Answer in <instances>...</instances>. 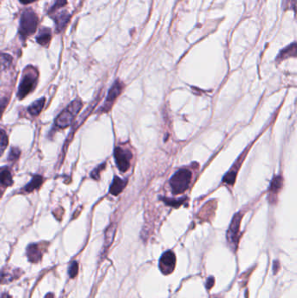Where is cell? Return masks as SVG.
Returning a JSON list of instances; mask_svg holds the SVG:
<instances>
[{"mask_svg":"<svg viewBox=\"0 0 297 298\" xmlns=\"http://www.w3.org/2000/svg\"><path fill=\"white\" fill-rule=\"evenodd\" d=\"M38 23L39 18L32 9L24 11L23 14H21L20 17L19 27V33L21 39L25 40L27 37L34 34L38 27Z\"/></svg>","mask_w":297,"mask_h":298,"instance_id":"obj_1","label":"cell"},{"mask_svg":"<svg viewBox=\"0 0 297 298\" xmlns=\"http://www.w3.org/2000/svg\"><path fill=\"white\" fill-rule=\"evenodd\" d=\"M38 81V72L36 69L29 66L25 70L24 75L20 82V87L18 91V98L20 100L26 98L27 95L33 92L35 89Z\"/></svg>","mask_w":297,"mask_h":298,"instance_id":"obj_2","label":"cell"},{"mask_svg":"<svg viewBox=\"0 0 297 298\" xmlns=\"http://www.w3.org/2000/svg\"><path fill=\"white\" fill-rule=\"evenodd\" d=\"M192 172L187 169H180L170 179V186L173 194H180L188 189L192 181Z\"/></svg>","mask_w":297,"mask_h":298,"instance_id":"obj_3","label":"cell"},{"mask_svg":"<svg viewBox=\"0 0 297 298\" xmlns=\"http://www.w3.org/2000/svg\"><path fill=\"white\" fill-rule=\"evenodd\" d=\"M83 107L81 100L76 98L70 105L61 112V114L56 119L55 124L58 128H65L71 126L73 119L75 118L76 115H78L79 111L81 110Z\"/></svg>","mask_w":297,"mask_h":298,"instance_id":"obj_4","label":"cell"},{"mask_svg":"<svg viewBox=\"0 0 297 298\" xmlns=\"http://www.w3.org/2000/svg\"><path fill=\"white\" fill-rule=\"evenodd\" d=\"M115 159L117 167L121 172H127L130 167V162L133 154L129 149L117 147L115 149Z\"/></svg>","mask_w":297,"mask_h":298,"instance_id":"obj_5","label":"cell"},{"mask_svg":"<svg viewBox=\"0 0 297 298\" xmlns=\"http://www.w3.org/2000/svg\"><path fill=\"white\" fill-rule=\"evenodd\" d=\"M242 215L241 212L235 214L233 217L232 222L230 223L229 230L227 232V239L230 245L236 248L239 240V232H240V225L242 222Z\"/></svg>","mask_w":297,"mask_h":298,"instance_id":"obj_6","label":"cell"},{"mask_svg":"<svg viewBox=\"0 0 297 298\" xmlns=\"http://www.w3.org/2000/svg\"><path fill=\"white\" fill-rule=\"evenodd\" d=\"M123 88H124V85L121 81L117 80L115 82V84L112 85L111 88L108 92V97L106 98L104 105L102 106L101 109V112H108L110 110L114 102L120 96Z\"/></svg>","mask_w":297,"mask_h":298,"instance_id":"obj_7","label":"cell"},{"mask_svg":"<svg viewBox=\"0 0 297 298\" xmlns=\"http://www.w3.org/2000/svg\"><path fill=\"white\" fill-rule=\"evenodd\" d=\"M176 264V256L173 251H167L164 253L160 260V271L164 275H169L174 270Z\"/></svg>","mask_w":297,"mask_h":298,"instance_id":"obj_8","label":"cell"},{"mask_svg":"<svg viewBox=\"0 0 297 298\" xmlns=\"http://www.w3.org/2000/svg\"><path fill=\"white\" fill-rule=\"evenodd\" d=\"M70 19H71V14H68L66 11L56 14L55 16L53 17V20L55 22L56 32L57 33L62 32L66 27V25L68 24Z\"/></svg>","mask_w":297,"mask_h":298,"instance_id":"obj_9","label":"cell"},{"mask_svg":"<svg viewBox=\"0 0 297 298\" xmlns=\"http://www.w3.org/2000/svg\"><path fill=\"white\" fill-rule=\"evenodd\" d=\"M283 179L281 176L274 177V180H272L270 188H269V201L271 203H275L277 198V194L282 187Z\"/></svg>","mask_w":297,"mask_h":298,"instance_id":"obj_10","label":"cell"},{"mask_svg":"<svg viewBox=\"0 0 297 298\" xmlns=\"http://www.w3.org/2000/svg\"><path fill=\"white\" fill-rule=\"evenodd\" d=\"M26 255L27 257L29 259L31 262H39L41 260L42 257V251L39 248V244H30L27 247V250H26Z\"/></svg>","mask_w":297,"mask_h":298,"instance_id":"obj_11","label":"cell"},{"mask_svg":"<svg viewBox=\"0 0 297 298\" xmlns=\"http://www.w3.org/2000/svg\"><path fill=\"white\" fill-rule=\"evenodd\" d=\"M126 186H127V180H122L121 178L115 176L109 188V193L114 196H117L123 191Z\"/></svg>","mask_w":297,"mask_h":298,"instance_id":"obj_12","label":"cell"},{"mask_svg":"<svg viewBox=\"0 0 297 298\" xmlns=\"http://www.w3.org/2000/svg\"><path fill=\"white\" fill-rule=\"evenodd\" d=\"M21 275L20 270H11V269H7L5 270L3 269L2 271H0V282L2 283H7V282H11L13 281L14 279H18Z\"/></svg>","mask_w":297,"mask_h":298,"instance_id":"obj_13","label":"cell"},{"mask_svg":"<svg viewBox=\"0 0 297 298\" xmlns=\"http://www.w3.org/2000/svg\"><path fill=\"white\" fill-rule=\"evenodd\" d=\"M52 39V33L49 28H43L36 37L37 42L41 46H47Z\"/></svg>","mask_w":297,"mask_h":298,"instance_id":"obj_14","label":"cell"},{"mask_svg":"<svg viewBox=\"0 0 297 298\" xmlns=\"http://www.w3.org/2000/svg\"><path fill=\"white\" fill-rule=\"evenodd\" d=\"M0 183L5 187H10L13 185V178L9 168L7 167L0 168Z\"/></svg>","mask_w":297,"mask_h":298,"instance_id":"obj_15","label":"cell"},{"mask_svg":"<svg viewBox=\"0 0 297 298\" xmlns=\"http://www.w3.org/2000/svg\"><path fill=\"white\" fill-rule=\"evenodd\" d=\"M46 103V98H41L33 102L28 108V112L30 115L33 116H37L40 114V112L42 111L43 108Z\"/></svg>","mask_w":297,"mask_h":298,"instance_id":"obj_16","label":"cell"},{"mask_svg":"<svg viewBox=\"0 0 297 298\" xmlns=\"http://www.w3.org/2000/svg\"><path fill=\"white\" fill-rule=\"evenodd\" d=\"M296 56V44L293 43L291 46H287V48L282 50L279 56H278L277 60H284L288 59L290 57H295Z\"/></svg>","mask_w":297,"mask_h":298,"instance_id":"obj_17","label":"cell"},{"mask_svg":"<svg viewBox=\"0 0 297 298\" xmlns=\"http://www.w3.org/2000/svg\"><path fill=\"white\" fill-rule=\"evenodd\" d=\"M43 183V178L40 175L33 176L32 180L25 187L26 193H32L34 190L39 189Z\"/></svg>","mask_w":297,"mask_h":298,"instance_id":"obj_18","label":"cell"},{"mask_svg":"<svg viewBox=\"0 0 297 298\" xmlns=\"http://www.w3.org/2000/svg\"><path fill=\"white\" fill-rule=\"evenodd\" d=\"M216 209V201H209V203H207L201 211V217L203 218H209V216H211L215 213V210Z\"/></svg>","mask_w":297,"mask_h":298,"instance_id":"obj_19","label":"cell"},{"mask_svg":"<svg viewBox=\"0 0 297 298\" xmlns=\"http://www.w3.org/2000/svg\"><path fill=\"white\" fill-rule=\"evenodd\" d=\"M115 231H116V225L115 223H113L108 227V230L105 234V247L106 248H108L113 243L114 238H115Z\"/></svg>","mask_w":297,"mask_h":298,"instance_id":"obj_20","label":"cell"},{"mask_svg":"<svg viewBox=\"0 0 297 298\" xmlns=\"http://www.w3.org/2000/svg\"><path fill=\"white\" fill-rule=\"evenodd\" d=\"M13 58L7 53H0V70H5L10 66Z\"/></svg>","mask_w":297,"mask_h":298,"instance_id":"obj_21","label":"cell"},{"mask_svg":"<svg viewBox=\"0 0 297 298\" xmlns=\"http://www.w3.org/2000/svg\"><path fill=\"white\" fill-rule=\"evenodd\" d=\"M8 146V137L3 129H0V156L4 154Z\"/></svg>","mask_w":297,"mask_h":298,"instance_id":"obj_22","label":"cell"},{"mask_svg":"<svg viewBox=\"0 0 297 298\" xmlns=\"http://www.w3.org/2000/svg\"><path fill=\"white\" fill-rule=\"evenodd\" d=\"M66 3H67V0H56L55 3L53 4V6L50 8L49 14L55 13L56 11L60 7H65Z\"/></svg>","mask_w":297,"mask_h":298,"instance_id":"obj_23","label":"cell"},{"mask_svg":"<svg viewBox=\"0 0 297 298\" xmlns=\"http://www.w3.org/2000/svg\"><path fill=\"white\" fill-rule=\"evenodd\" d=\"M20 155V150L18 148H12L9 153L8 160L10 161H15L19 159Z\"/></svg>","mask_w":297,"mask_h":298,"instance_id":"obj_24","label":"cell"},{"mask_svg":"<svg viewBox=\"0 0 297 298\" xmlns=\"http://www.w3.org/2000/svg\"><path fill=\"white\" fill-rule=\"evenodd\" d=\"M78 265L76 262H72V264L69 267V275L71 278H75L76 275H78Z\"/></svg>","mask_w":297,"mask_h":298,"instance_id":"obj_25","label":"cell"},{"mask_svg":"<svg viewBox=\"0 0 297 298\" xmlns=\"http://www.w3.org/2000/svg\"><path fill=\"white\" fill-rule=\"evenodd\" d=\"M105 167H106V164L103 163L101 165V166H98L97 168H95L94 170L92 171V173L91 174V177L92 179H94V180H98V178H100V173L102 172V170L104 169Z\"/></svg>","mask_w":297,"mask_h":298,"instance_id":"obj_26","label":"cell"},{"mask_svg":"<svg viewBox=\"0 0 297 298\" xmlns=\"http://www.w3.org/2000/svg\"><path fill=\"white\" fill-rule=\"evenodd\" d=\"M7 105H8V100L7 98H3L0 100V117H1V115L3 114Z\"/></svg>","mask_w":297,"mask_h":298,"instance_id":"obj_27","label":"cell"},{"mask_svg":"<svg viewBox=\"0 0 297 298\" xmlns=\"http://www.w3.org/2000/svg\"><path fill=\"white\" fill-rule=\"evenodd\" d=\"M164 202L168 205V206L179 207L180 204H182L183 200L181 201H174V200H167V199H163Z\"/></svg>","mask_w":297,"mask_h":298,"instance_id":"obj_28","label":"cell"},{"mask_svg":"<svg viewBox=\"0 0 297 298\" xmlns=\"http://www.w3.org/2000/svg\"><path fill=\"white\" fill-rule=\"evenodd\" d=\"M214 282H215L214 279H213L212 277H210V278L208 280V282H207V288H209V289L211 288L213 284H214Z\"/></svg>","mask_w":297,"mask_h":298,"instance_id":"obj_29","label":"cell"},{"mask_svg":"<svg viewBox=\"0 0 297 298\" xmlns=\"http://www.w3.org/2000/svg\"><path fill=\"white\" fill-rule=\"evenodd\" d=\"M36 0H20V3L24 4V5H27V4L33 3Z\"/></svg>","mask_w":297,"mask_h":298,"instance_id":"obj_30","label":"cell"},{"mask_svg":"<svg viewBox=\"0 0 297 298\" xmlns=\"http://www.w3.org/2000/svg\"><path fill=\"white\" fill-rule=\"evenodd\" d=\"M1 298H11V296L8 295V294H4V295H2V296H1Z\"/></svg>","mask_w":297,"mask_h":298,"instance_id":"obj_31","label":"cell"},{"mask_svg":"<svg viewBox=\"0 0 297 298\" xmlns=\"http://www.w3.org/2000/svg\"><path fill=\"white\" fill-rule=\"evenodd\" d=\"M45 298H54V296H53V295H52V294H47V295H46V297Z\"/></svg>","mask_w":297,"mask_h":298,"instance_id":"obj_32","label":"cell"}]
</instances>
